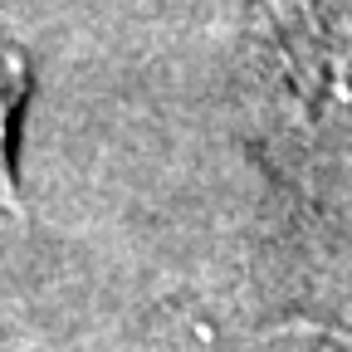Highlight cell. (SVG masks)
Returning <instances> with one entry per match:
<instances>
[{"label":"cell","mask_w":352,"mask_h":352,"mask_svg":"<svg viewBox=\"0 0 352 352\" xmlns=\"http://www.w3.org/2000/svg\"><path fill=\"white\" fill-rule=\"evenodd\" d=\"M240 352H352V338L338 328H318V323H289L274 333H259Z\"/></svg>","instance_id":"obj_2"},{"label":"cell","mask_w":352,"mask_h":352,"mask_svg":"<svg viewBox=\"0 0 352 352\" xmlns=\"http://www.w3.org/2000/svg\"><path fill=\"white\" fill-rule=\"evenodd\" d=\"M25 64L20 54L0 50V196L10 191V132H15V113L25 103Z\"/></svg>","instance_id":"obj_3"},{"label":"cell","mask_w":352,"mask_h":352,"mask_svg":"<svg viewBox=\"0 0 352 352\" xmlns=\"http://www.w3.org/2000/svg\"><path fill=\"white\" fill-rule=\"evenodd\" d=\"M284 50L303 69H347L352 59V0H264Z\"/></svg>","instance_id":"obj_1"}]
</instances>
